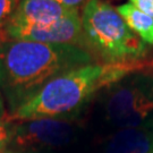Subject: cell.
<instances>
[{
	"mask_svg": "<svg viewBox=\"0 0 153 153\" xmlns=\"http://www.w3.org/2000/svg\"><path fill=\"white\" fill-rule=\"evenodd\" d=\"M117 11L123 17L127 26L143 42L153 45V18L144 14L131 2L118 6Z\"/></svg>",
	"mask_w": 153,
	"mask_h": 153,
	"instance_id": "cell-9",
	"label": "cell"
},
{
	"mask_svg": "<svg viewBox=\"0 0 153 153\" xmlns=\"http://www.w3.org/2000/svg\"><path fill=\"white\" fill-rule=\"evenodd\" d=\"M82 26L84 48L102 64L141 61L148 53V44L105 1L90 0L84 6Z\"/></svg>",
	"mask_w": 153,
	"mask_h": 153,
	"instance_id": "cell-3",
	"label": "cell"
},
{
	"mask_svg": "<svg viewBox=\"0 0 153 153\" xmlns=\"http://www.w3.org/2000/svg\"><path fill=\"white\" fill-rule=\"evenodd\" d=\"M67 8H79L82 5H86L90 0H55Z\"/></svg>",
	"mask_w": 153,
	"mask_h": 153,
	"instance_id": "cell-13",
	"label": "cell"
},
{
	"mask_svg": "<svg viewBox=\"0 0 153 153\" xmlns=\"http://www.w3.org/2000/svg\"><path fill=\"white\" fill-rule=\"evenodd\" d=\"M5 153H16V152H10V151H7V152H5Z\"/></svg>",
	"mask_w": 153,
	"mask_h": 153,
	"instance_id": "cell-15",
	"label": "cell"
},
{
	"mask_svg": "<svg viewBox=\"0 0 153 153\" xmlns=\"http://www.w3.org/2000/svg\"><path fill=\"white\" fill-rule=\"evenodd\" d=\"M11 137V123L5 118H0V153L8 151Z\"/></svg>",
	"mask_w": 153,
	"mask_h": 153,
	"instance_id": "cell-11",
	"label": "cell"
},
{
	"mask_svg": "<svg viewBox=\"0 0 153 153\" xmlns=\"http://www.w3.org/2000/svg\"><path fill=\"white\" fill-rule=\"evenodd\" d=\"M75 128L71 120L32 119L11 124L9 148L17 153H33L44 149H57L71 142Z\"/></svg>",
	"mask_w": 153,
	"mask_h": 153,
	"instance_id": "cell-5",
	"label": "cell"
},
{
	"mask_svg": "<svg viewBox=\"0 0 153 153\" xmlns=\"http://www.w3.org/2000/svg\"><path fill=\"white\" fill-rule=\"evenodd\" d=\"M129 1L144 14L153 18V0H129Z\"/></svg>",
	"mask_w": 153,
	"mask_h": 153,
	"instance_id": "cell-12",
	"label": "cell"
},
{
	"mask_svg": "<svg viewBox=\"0 0 153 153\" xmlns=\"http://www.w3.org/2000/svg\"><path fill=\"white\" fill-rule=\"evenodd\" d=\"M141 68V61L81 66L51 79L31 100L6 116V119L11 124L41 118L71 120L98 92Z\"/></svg>",
	"mask_w": 153,
	"mask_h": 153,
	"instance_id": "cell-2",
	"label": "cell"
},
{
	"mask_svg": "<svg viewBox=\"0 0 153 153\" xmlns=\"http://www.w3.org/2000/svg\"><path fill=\"white\" fill-rule=\"evenodd\" d=\"M33 153H38V152H33Z\"/></svg>",
	"mask_w": 153,
	"mask_h": 153,
	"instance_id": "cell-16",
	"label": "cell"
},
{
	"mask_svg": "<svg viewBox=\"0 0 153 153\" xmlns=\"http://www.w3.org/2000/svg\"><path fill=\"white\" fill-rule=\"evenodd\" d=\"M105 119L118 128L141 127L153 114V75L131 73L104 88Z\"/></svg>",
	"mask_w": 153,
	"mask_h": 153,
	"instance_id": "cell-4",
	"label": "cell"
},
{
	"mask_svg": "<svg viewBox=\"0 0 153 153\" xmlns=\"http://www.w3.org/2000/svg\"><path fill=\"white\" fill-rule=\"evenodd\" d=\"M18 4L19 0H0V31L9 23Z\"/></svg>",
	"mask_w": 153,
	"mask_h": 153,
	"instance_id": "cell-10",
	"label": "cell"
},
{
	"mask_svg": "<svg viewBox=\"0 0 153 153\" xmlns=\"http://www.w3.org/2000/svg\"><path fill=\"white\" fill-rule=\"evenodd\" d=\"M104 153H153V131L144 126L121 128L108 138Z\"/></svg>",
	"mask_w": 153,
	"mask_h": 153,
	"instance_id": "cell-8",
	"label": "cell"
},
{
	"mask_svg": "<svg viewBox=\"0 0 153 153\" xmlns=\"http://www.w3.org/2000/svg\"><path fill=\"white\" fill-rule=\"evenodd\" d=\"M6 117V111H5V105H4V100H2V95L0 92V118H5Z\"/></svg>",
	"mask_w": 153,
	"mask_h": 153,
	"instance_id": "cell-14",
	"label": "cell"
},
{
	"mask_svg": "<svg viewBox=\"0 0 153 153\" xmlns=\"http://www.w3.org/2000/svg\"><path fill=\"white\" fill-rule=\"evenodd\" d=\"M24 40L48 44H69L84 48L82 16L76 9L71 15L44 26L7 25L2 30V40ZM88 51V50H86Z\"/></svg>",
	"mask_w": 153,
	"mask_h": 153,
	"instance_id": "cell-6",
	"label": "cell"
},
{
	"mask_svg": "<svg viewBox=\"0 0 153 153\" xmlns=\"http://www.w3.org/2000/svg\"><path fill=\"white\" fill-rule=\"evenodd\" d=\"M97 62L88 51L69 44H48L24 40L0 41V92L9 115L55 77Z\"/></svg>",
	"mask_w": 153,
	"mask_h": 153,
	"instance_id": "cell-1",
	"label": "cell"
},
{
	"mask_svg": "<svg viewBox=\"0 0 153 153\" xmlns=\"http://www.w3.org/2000/svg\"><path fill=\"white\" fill-rule=\"evenodd\" d=\"M76 9L67 8L55 0H19L7 25L44 26L67 17Z\"/></svg>",
	"mask_w": 153,
	"mask_h": 153,
	"instance_id": "cell-7",
	"label": "cell"
},
{
	"mask_svg": "<svg viewBox=\"0 0 153 153\" xmlns=\"http://www.w3.org/2000/svg\"><path fill=\"white\" fill-rule=\"evenodd\" d=\"M0 41H1V38H0Z\"/></svg>",
	"mask_w": 153,
	"mask_h": 153,
	"instance_id": "cell-17",
	"label": "cell"
}]
</instances>
